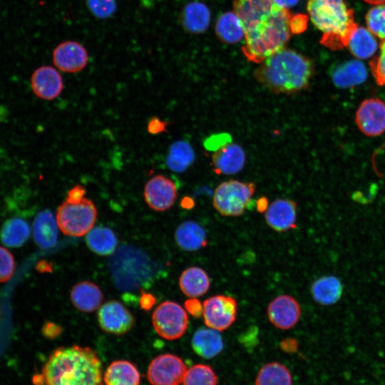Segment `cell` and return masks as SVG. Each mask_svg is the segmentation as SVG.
Segmentation results:
<instances>
[{
  "label": "cell",
  "mask_w": 385,
  "mask_h": 385,
  "mask_svg": "<svg viewBox=\"0 0 385 385\" xmlns=\"http://www.w3.org/2000/svg\"><path fill=\"white\" fill-rule=\"evenodd\" d=\"M42 378L45 385H101L102 364L90 347L61 346L48 356Z\"/></svg>",
  "instance_id": "6da1fadb"
},
{
  "label": "cell",
  "mask_w": 385,
  "mask_h": 385,
  "mask_svg": "<svg viewBox=\"0 0 385 385\" xmlns=\"http://www.w3.org/2000/svg\"><path fill=\"white\" fill-rule=\"evenodd\" d=\"M314 74L309 58L285 47L266 58L255 76L264 87L274 93L294 94L305 90Z\"/></svg>",
  "instance_id": "7a4b0ae2"
},
{
  "label": "cell",
  "mask_w": 385,
  "mask_h": 385,
  "mask_svg": "<svg viewBox=\"0 0 385 385\" xmlns=\"http://www.w3.org/2000/svg\"><path fill=\"white\" fill-rule=\"evenodd\" d=\"M307 9L311 21L322 33L320 43L332 51L346 47L359 26L354 10L345 0H308Z\"/></svg>",
  "instance_id": "3957f363"
},
{
  "label": "cell",
  "mask_w": 385,
  "mask_h": 385,
  "mask_svg": "<svg viewBox=\"0 0 385 385\" xmlns=\"http://www.w3.org/2000/svg\"><path fill=\"white\" fill-rule=\"evenodd\" d=\"M291 17L288 9L277 6L268 18L246 32L242 51L247 60L261 63L284 48L292 34Z\"/></svg>",
  "instance_id": "277c9868"
},
{
  "label": "cell",
  "mask_w": 385,
  "mask_h": 385,
  "mask_svg": "<svg viewBox=\"0 0 385 385\" xmlns=\"http://www.w3.org/2000/svg\"><path fill=\"white\" fill-rule=\"evenodd\" d=\"M97 216V209L93 201L84 197L79 202H63L58 207L56 219L63 234L81 237L93 228Z\"/></svg>",
  "instance_id": "5b68a950"
},
{
  "label": "cell",
  "mask_w": 385,
  "mask_h": 385,
  "mask_svg": "<svg viewBox=\"0 0 385 385\" xmlns=\"http://www.w3.org/2000/svg\"><path fill=\"white\" fill-rule=\"evenodd\" d=\"M256 189L253 183L230 180L220 183L215 189L212 205L222 215H241L247 207Z\"/></svg>",
  "instance_id": "8992f818"
},
{
  "label": "cell",
  "mask_w": 385,
  "mask_h": 385,
  "mask_svg": "<svg viewBox=\"0 0 385 385\" xmlns=\"http://www.w3.org/2000/svg\"><path fill=\"white\" fill-rule=\"evenodd\" d=\"M152 323L156 333L168 340L180 338L188 324L187 312L177 302L165 301L153 311Z\"/></svg>",
  "instance_id": "52a82bcc"
},
{
  "label": "cell",
  "mask_w": 385,
  "mask_h": 385,
  "mask_svg": "<svg viewBox=\"0 0 385 385\" xmlns=\"http://www.w3.org/2000/svg\"><path fill=\"white\" fill-rule=\"evenodd\" d=\"M202 307L204 322L211 329L224 331L236 319L237 304L231 297L222 294L212 296L203 302Z\"/></svg>",
  "instance_id": "ba28073f"
},
{
  "label": "cell",
  "mask_w": 385,
  "mask_h": 385,
  "mask_svg": "<svg viewBox=\"0 0 385 385\" xmlns=\"http://www.w3.org/2000/svg\"><path fill=\"white\" fill-rule=\"evenodd\" d=\"M186 371V366L179 356L164 354L150 361L147 378L151 385H179L183 382Z\"/></svg>",
  "instance_id": "9c48e42d"
},
{
  "label": "cell",
  "mask_w": 385,
  "mask_h": 385,
  "mask_svg": "<svg viewBox=\"0 0 385 385\" xmlns=\"http://www.w3.org/2000/svg\"><path fill=\"white\" fill-rule=\"evenodd\" d=\"M355 123L364 135L376 137L385 133V102L379 98H369L359 106Z\"/></svg>",
  "instance_id": "30bf717a"
},
{
  "label": "cell",
  "mask_w": 385,
  "mask_h": 385,
  "mask_svg": "<svg viewBox=\"0 0 385 385\" xmlns=\"http://www.w3.org/2000/svg\"><path fill=\"white\" fill-rule=\"evenodd\" d=\"M97 319L102 330L115 335L127 333L135 323L131 312L116 300H110L101 305L98 310Z\"/></svg>",
  "instance_id": "8fae6325"
},
{
  "label": "cell",
  "mask_w": 385,
  "mask_h": 385,
  "mask_svg": "<svg viewBox=\"0 0 385 385\" xmlns=\"http://www.w3.org/2000/svg\"><path fill=\"white\" fill-rule=\"evenodd\" d=\"M143 195L147 205L152 210L163 212L175 203L177 188L172 180L163 175H157L148 180Z\"/></svg>",
  "instance_id": "7c38bea8"
},
{
  "label": "cell",
  "mask_w": 385,
  "mask_h": 385,
  "mask_svg": "<svg viewBox=\"0 0 385 385\" xmlns=\"http://www.w3.org/2000/svg\"><path fill=\"white\" fill-rule=\"evenodd\" d=\"M52 60L55 66L61 71L77 73L86 66L88 55L86 48L79 42L65 41L54 48Z\"/></svg>",
  "instance_id": "4fadbf2b"
},
{
  "label": "cell",
  "mask_w": 385,
  "mask_h": 385,
  "mask_svg": "<svg viewBox=\"0 0 385 385\" xmlns=\"http://www.w3.org/2000/svg\"><path fill=\"white\" fill-rule=\"evenodd\" d=\"M233 7L246 33L268 18L277 6L272 0H235Z\"/></svg>",
  "instance_id": "5bb4252c"
},
{
  "label": "cell",
  "mask_w": 385,
  "mask_h": 385,
  "mask_svg": "<svg viewBox=\"0 0 385 385\" xmlns=\"http://www.w3.org/2000/svg\"><path fill=\"white\" fill-rule=\"evenodd\" d=\"M301 308L298 302L289 295L275 297L268 305L270 322L280 329H289L299 321Z\"/></svg>",
  "instance_id": "9a60e30c"
},
{
  "label": "cell",
  "mask_w": 385,
  "mask_h": 385,
  "mask_svg": "<svg viewBox=\"0 0 385 385\" xmlns=\"http://www.w3.org/2000/svg\"><path fill=\"white\" fill-rule=\"evenodd\" d=\"M31 85L34 94L44 100L57 98L63 89L61 75L51 66L36 68L31 76Z\"/></svg>",
  "instance_id": "2e32d148"
},
{
  "label": "cell",
  "mask_w": 385,
  "mask_h": 385,
  "mask_svg": "<svg viewBox=\"0 0 385 385\" xmlns=\"http://www.w3.org/2000/svg\"><path fill=\"white\" fill-rule=\"evenodd\" d=\"M245 161L244 149L239 144L230 142L215 150L211 165L217 174L233 175L243 168Z\"/></svg>",
  "instance_id": "e0dca14e"
},
{
  "label": "cell",
  "mask_w": 385,
  "mask_h": 385,
  "mask_svg": "<svg viewBox=\"0 0 385 385\" xmlns=\"http://www.w3.org/2000/svg\"><path fill=\"white\" fill-rule=\"evenodd\" d=\"M297 203L289 199H277L273 201L265 213V218L270 227L277 232H285L297 227Z\"/></svg>",
  "instance_id": "ac0fdd59"
},
{
  "label": "cell",
  "mask_w": 385,
  "mask_h": 385,
  "mask_svg": "<svg viewBox=\"0 0 385 385\" xmlns=\"http://www.w3.org/2000/svg\"><path fill=\"white\" fill-rule=\"evenodd\" d=\"M367 74L364 64L359 59H354L337 66L332 73V79L337 87L350 88L364 83Z\"/></svg>",
  "instance_id": "d6986e66"
},
{
  "label": "cell",
  "mask_w": 385,
  "mask_h": 385,
  "mask_svg": "<svg viewBox=\"0 0 385 385\" xmlns=\"http://www.w3.org/2000/svg\"><path fill=\"white\" fill-rule=\"evenodd\" d=\"M58 225L51 210L39 212L33 222V235L36 243L41 248H51L58 240Z\"/></svg>",
  "instance_id": "ffe728a7"
},
{
  "label": "cell",
  "mask_w": 385,
  "mask_h": 385,
  "mask_svg": "<svg viewBox=\"0 0 385 385\" xmlns=\"http://www.w3.org/2000/svg\"><path fill=\"white\" fill-rule=\"evenodd\" d=\"M73 306L83 312H91L99 307L103 301V293L94 283L83 281L75 284L71 291Z\"/></svg>",
  "instance_id": "44dd1931"
},
{
  "label": "cell",
  "mask_w": 385,
  "mask_h": 385,
  "mask_svg": "<svg viewBox=\"0 0 385 385\" xmlns=\"http://www.w3.org/2000/svg\"><path fill=\"white\" fill-rule=\"evenodd\" d=\"M175 240L183 250L192 252L207 245L206 233L197 222L188 220L180 224L175 232Z\"/></svg>",
  "instance_id": "7402d4cb"
},
{
  "label": "cell",
  "mask_w": 385,
  "mask_h": 385,
  "mask_svg": "<svg viewBox=\"0 0 385 385\" xmlns=\"http://www.w3.org/2000/svg\"><path fill=\"white\" fill-rule=\"evenodd\" d=\"M343 292L341 280L333 275L324 276L315 280L311 287L314 301L322 305H331L337 302Z\"/></svg>",
  "instance_id": "603a6c76"
},
{
  "label": "cell",
  "mask_w": 385,
  "mask_h": 385,
  "mask_svg": "<svg viewBox=\"0 0 385 385\" xmlns=\"http://www.w3.org/2000/svg\"><path fill=\"white\" fill-rule=\"evenodd\" d=\"M195 352L205 359H212L221 352L223 342L218 331L213 329H199L192 339Z\"/></svg>",
  "instance_id": "cb8c5ba5"
},
{
  "label": "cell",
  "mask_w": 385,
  "mask_h": 385,
  "mask_svg": "<svg viewBox=\"0 0 385 385\" xmlns=\"http://www.w3.org/2000/svg\"><path fill=\"white\" fill-rule=\"evenodd\" d=\"M103 380L106 385H139L140 375L133 363L116 360L106 369Z\"/></svg>",
  "instance_id": "d4e9b609"
},
{
  "label": "cell",
  "mask_w": 385,
  "mask_h": 385,
  "mask_svg": "<svg viewBox=\"0 0 385 385\" xmlns=\"http://www.w3.org/2000/svg\"><path fill=\"white\" fill-rule=\"evenodd\" d=\"M210 285L207 272L200 267H190L185 270L179 278L182 292L189 297H198L205 294Z\"/></svg>",
  "instance_id": "484cf974"
},
{
  "label": "cell",
  "mask_w": 385,
  "mask_h": 385,
  "mask_svg": "<svg viewBox=\"0 0 385 385\" xmlns=\"http://www.w3.org/2000/svg\"><path fill=\"white\" fill-rule=\"evenodd\" d=\"M210 21V10L205 4L200 1L188 4L181 14L182 24L190 33L204 32L207 29Z\"/></svg>",
  "instance_id": "4316f807"
},
{
  "label": "cell",
  "mask_w": 385,
  "mask_h": 385,
  "mask_svg": "<svg viewBox=\"0 0 385 385\" xmlns=\"http://www.w3.org/2000/svg\"><path fill=\"white\" fill-rule=\"evenodd\" d=\"M359 60L372 58L378 49L376 36L364 27L358 26L351 36L346 46Z\"/></svg>",
  "instance_id": "83f0119b"
},
{
  "label": "cell",
  "mask_w": 385,
  "mask_h": 385,
  "mask_svg": "<svg viewBox=\"0 0 385 385\" xmlns=\"http://www.w3.org/2000/svg\"><path fill=\"white\" fill-rule=\"evenodd\" d=\"M215 32L219 39L227 43H236L245 38L242 23L235 11L221 14L217 20Z\"/></svg>",
  "instance_id": "f1b7e54d"
},
{
  "label": "cell",
  "mask_w": 385,
  "mask_h": 385,
  "mask_svg": "<svg viewBox=\"0 0 385 385\" xmlns=\"http://www.w3.org/2000/svg\"><path fill=\"white\" fill-rule=\"evenodd\" d=\"M86 242L90 250L98 255L107 256L115 251L118 240L110 228L97 227L87 233Z\"/></svg>",
  "instance_id": "f546056e"
},
{
  "label": "cell",
  "mask_w": 385,
  "mask_h": 385,
  "mask_svg": "<svg viewBox=\"0 0 385 385\" xmlns=\"http://www.w3.org/2000/svg\"><path fill=\"white\" fill-rule=\"evenodd\" d=\"M31 228L27 222L21 218L8 220L1 231L2 242L10 247L22 246L29 238Z\"/></svg>",
  "instance_id": "4dcf8cb0"
},
{
  "label": "cell",
  "mask_w": 385,
  "mask_h": 385,
  "mask_svg": "<svg viewBox=\"0 0 385 385\" xmlns=\"http://www.w3.org/2000/svg\"><path fill=\"white\" fill-rule=\"evenodd\" d=\"M292 375L289 369L278 362L263 366L255 380V385H292Z\"/></svg>",
  "instance_id": "1f68e13d"
},
{
  "label": "cell",
  "mask_w": 385,
  "mask_h": 385,
  "mask_svg": "<svg viewBox=\"0 0 385 385\" xmlns=\"http://www.w3.org/2000/svg\"><path fill=\"white\" fill-rule=\"evenodd\" d=\"M195 152L186 141L180 140L174 143L170 148L167 157L168 166L173 171H185L194 161Z\"/></svg>",
  "instance_id": "d6a6232c"
},
{
  "label": "cell",
  "mask_w": 385,
  "mask_h": 385,
  "mask_svg": "<svg viewBox=\"0 0 385 385\" xmlns=\"http://www.w3.org/2000/svg\"><path fill=\"white\" fill-rule=\"evenodd\" d=\"M217 379L212 369L205 364H195L186 371L183 385H217Z\"/></svg>",
  "instance_id": "836d02e7"
},
{
  "label": "cell",
  "mask_w": 385,
  "mask_h": 385,
  "mask_svg": "<svg viewBox=\"0 0 385 385\" xmlns=\"http://www.w3.org/2000/svg\"><path fill=\"white\" fill-rule=\"evenodd\" d=\"M367 29L378 38L385 40V4L375 5L365 17Z\"/></svg>",
  "instance_id": "e575fe53"
},
{
  "label": "cell",
  "mask_w": 385,
  "mask_h": 385,
  "mask_svg": "<svg viewBox=\"0 0 385 385\" xmlns=\"http://www.w3.org/2000/svg\"><path fill=\"white\" fill-rule=\"evenodd\" d=\"M369 68L376 83L385 86V40L380 43L379 53L370 60Z\"/></svg>",
  "instance_id": "d590c367"
},
{
  "label": "cell",
  "mask_w": 385,
  "mask_h": 385,
  "mask_svg": "<svg viewBox=\"0 0 385 385\" xmlns=\"http://www.w3.org/2000/svg\"><path fill=\"white\" fill-rule=\"evenodd\" d=\"M92 14L98 19H107L113 15L117 9L116 0H86Z\"/></svg>",
  "instance_id": "8d00e7d4"
},
{
  "label": "cell",
  "mask_w": 385,
  "mask_h": 385,
  "mask_svg": "<svg viewBox=\"0 0 385 385\" xmlns=\"http://www.w3.org/2000/svg\"><path fill=\"white\" fill-rule=\"evenodd\" d=\"M15 266L13 255L5 247L0 246V283L8 281L12 277Z\"/></svg>",
  "instance_id": "74e56055"
},
{
  "label": "cell",
  "mask_w": 385,
  "mask_h": 385,
  "mask_svg": "<svg viewBox=\"0 0 385 385\" xmlns=\"http://www.w3.org/2000/svg\"><path fill=\"white\" fill-rule=\"evenodd\" d=\"M230 142H231V138L228 134L219 133L207 138L204 145L208 150H216Z\"/></svg>",
  "instance_id": "f35d334b"
},
{
  "label": "cell",
  "mask_w": 385,
  "mask_h": 385,
  "mask_svg": "<svg viewBox=\"0 0 385 385\" xmlns=\"http://www.w3.org/2000/svg\"><path fill=\"white\" fill-rule=\"evenodd\" d=\"M308 16L302 14L292 15L290 27L292 34H299L306 30L308 24Z\"/></svg>",
  "instance_id": "ab89813d"
},
{
  "label": "cell",
  "mask_w": 385,
  "mask_h": 385,
  "mask_svg": "<svg viewBox=\"0 0 385 385\" xmlns=\"http://www.w3.org/2000/svg\"><path fill=\"white\" fill-rule=\"evenodd\" d=\"M185 308L187 312L195 318L202 316V304L196 298L192 297L185 302Z\"/></svg>",
  "instance_id": "60d3db41"
},
{
  "label": "cell",
  "mask_w": 385,
  "mask_h": 385,
  "mask_svg": "<svg viewBox=\"0 0 385 385\" xmlns=\"http://www.w3.org/2000/svg\"><path fill=\"white\" fill-rule=\"evenodd\" d=\"M63 328L59 324L46 321L42 326V334L48 339H55L61 335Z\"/></svg>",
  "instance_id": "b9f144b4"
},
{
  "label": "cell",
  "mask_w": 385,
  "mask_h": 385,
  "mask_svg": "<svg viewBox=\"0 0 385 385\" xmlns=\"http://www.w3.org/2000/svg\"><path fill=\"white\" fill-rule=\"evenodd\" d=\"M86 194V189L80 185L72 187L67 192L66 200L68 202L76 203L81 202Z\"/></svg>",
  "instance_id": "7bdbcfd3"
},
{
  "label": "cell",
  "mask_w": 385,
  "mask_h": 385,
  "mask_svg": "<svg viewBox=\"0 0 385 385\" xmlns=\"http://www.w3.org/2000/svg\"><path fill=\"white\" fill-rule=\"evenodd\" d=\"M168 124V122H165L157 117H153L148 122V130L150 133L158 134L166 131Z\"/></svg>",
  "instance_id": "ee69618b"
},
{
  "label": "cell",
  "mask_w": 385,
  "mask_h": 385,
  "mask_svg": "<svg viewBox=\"0 0 385 385\" xmlns=\"http://www.w3.org/2000/svg\"><path fill=\"white\" fill-rule=\"evenodd\" d=\"M140 307L145 311H149L152 309L156 302L155 297L145 291H141V295L140 297Z\"/></svg>",
  "instance_id": "f6af8a7d"
},
{
  "label": "cell",
  "mask_w": 385,
  "mask_h": 385,
  "mask_svg": "<svg viewBox=\"0 0 385 385\" xmlns=\"http://www.w3.org/2000/svg\"><path fill=\"white\" fill-rule=\"evenodd\" d=\"M280 348L286 353H294L297 350L298 343L293 338H287L281 342Z\"/></svg>",
  "instance_id": "bcb514c9"
},
{
  "label": "cell",
  "mask_w": 385,
  "mask_h": 385,
  "mask_svg": "<svg viewBox=\"0 0 385 385\" xmlns=\"http://www.w3.org/2000/svg\"><path fill=\"white\" fill-rule=\"evenodd\" d=\"M276 6L279 8L288 9L296 6L299 0H272Z\"/></svg>",
  "instance_id": "7dc6e473"
},
{
  "label": "cell",
  "mask_w": 385,
  "mask_h": 385,
  "mask_svg": "<svg viewBox=\"0 0 385 385\" xmlns=\"http://www.w3.org/2000/svg\"><path fill=\"white\" fill-rule=\"evenodd\" d=\"M37 270L40 272H49L52 270L51 264L48 263L46 261H41L38 262L37 265Z\"/></svg>",
  "instance_id": "c3c4849f"
},
{
  "label": "cell",
  "mask_w": 385,
  "mask_h": 385,
  "mask_svg": "<svg viewBox=\"0 0 385 385\" xmlns=\"http://www.w3.org/2000/svg\"><path fill=\"white\" fill-rule=\"evenodd\" d=\"M268 200L265 197H262L259 199L257 202V209L258 212H264L268 207Z\"/></svg>",
  "instance_id": "681fc988"
},
{
  "label": "cell",
  "mask_w": 385,
  "mask_h": 385,
  "mask_svg": "<svg viewBox=\"0 0 385 385\" xmlns=\"http://www.w3.org/2000/svg\"><path fill=\"white\" fill-rule=\"evenodd\" d=\"M192 200H190V199H187V198H185V199H183V201H182V206L185 208H190L191 207V206L192 205V202H191Z\"/></svg>",
  "instance_id": "f907efd6"
},
{
  "label": "cell",
  "mask_w": 385,
  "mask_h": 385,
  "mask_svg": "<svg viewBox=\"0 0 385 385\" xmlns=\"http://www.w3.org/2000/svg\"><path fill=\"white\" fill-rule=\"evenodd\" d=\"M365 2L372 5L384 4L385 0H364Z\"/></svg>",
  "instance_id": "816d5d0a"
}]
</instances>
